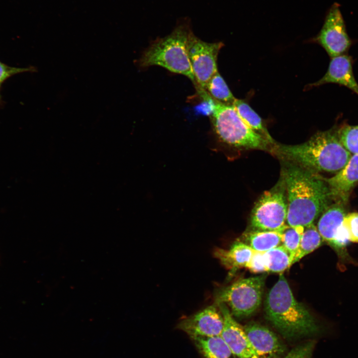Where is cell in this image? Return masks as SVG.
<instances>
[{
	"mask_svg": "<svg viewBox=\"0 0 358 358\" xmlns=\"http://www.w3.org/2000/svg\"><path fill=\"white\" fill-rule=\"evenodd\" d=\"M316 341L311 339L301 343L281 357L277 358H312Z\"/></svg>",
	"mask_w": 358,
	"mask_h": 358,
	"instance_id": "obj_25",
	"label": "cell"
},
{
	"mask_svg": "<svg viewBox=\"0 0 358 358\" xmlns=\"http://www.w3.org/2000/svg\"><path fill=\"white\" fill-rule=\"evenodd\" d=\"M1 85H0V104H2L1 103H2V98H1V94H0Z\"/></svg>",
	"mask_w": 358,
	"mask_h": 358,
	"instance_id": "obj_29",
	"label": "cell"
},
{
	"mask_svg": "<svg viewBox=\"0 0 358 358\" xmlns=\"http://www.w3.org/2000/svg\"><path fill=\"white\" fill-rule=\"evenodd\" d=\"M304 228L292 227L285 224L278 230L281 235L282 246L288 251L291 262L298 248Z\"/></svg>",
	"mask_w": 358,
	"mask_h": 358,
	"instance_id": "obj_23",
	"label": "cell"
},
{
	"mask_svg": "<svg viewBox=\"0 0 358 358\" xmlns=\"http://www.w3.org/2000/svg\"><path fill=\"white\" fill-rule=\"evenodd\" d=\"M338 135L343 145L351 154H358V125H344L338 129Z\"/></svg>",
	"mask_w": 358,
	"mask_h": 358,
	"instance_id": "obj_24",
	"label": "cell"
},
{
	"mask_svg": "<svg viewBox=\"0 0 358 358\" xmlns=\"http://www.w3.org/2000/svg\"><path fill=\"white\" fill-rule=\"evenodd\" d=\"M332 198L345 203L358 182V154L352 155L347 164L334 176L326 179Z\"/></svg>",
	"mask_w": 358,
	"mask_h": 358,
	"instance_id": "obj_14",
	"label": "cell"
},
{
	"mask_svg": "<svg viewBox=\"0 0 358 358\" xmlns=\"http://www.w3.org/2000/svg\"><path fill=\"white\" fill-rule=\"evenodd\" d=\"M324 242L313 223L304 227L300 242L291 265L319 248Z\"/></svg>",
	"mask_w": 358,
	"mask_h": 358,
	"instance_id": "obj_20",
	"label": "cell"
},
{
	"mask_svg": "<svg viewBox=\"0 0 358 358\" xmlns=\"http://www.w3.org/2000/svg\"><path fill=\"white\" fill-rule=\"evenodd\" d=\"M243 238L244 243L253 250L260 252H266L281 243V235L279 231L251 230L245 232Z\"/></svg>",
	"mask_w": 358,
	"mask_h": 358,
	"instance_id": "obj_18",
	"label": "cell"
},
{
	"mask_svg": "<svg viewBox=\"0 0 358 358\" xmlns=\"http://www.w3.org/2000/svg\"><path fill=\"white\" fill-rule=\"evenodd\" d=\"M223 324V315L218 305L214 303L182 319L177 327L192 338L219 336L222 331Z\"/></svg>",
	"mask_w": 358,
	"mask_h": 358,
	"instance_id": "obj_10",
	"label": "cell"
},
{
	"mask_svg": "<svg viewBox=\"0 0 358 358\" xmlns=\"http://www.w3.org/2000/svg\"><path fill=\"white\" fill-rule=\"evenodd\" d=\"M204 358H231L233 355L220 335L191 338Z\"/></svg>",
	"mask_w": 358,
	"mask_h": 358,
	"instance_id": "obj_17",
	"label": "cell"
},
{
	"mask_svg": "<svg viewBox=\"0 0 358 358\" xmlns=\"http://www.w3.org/2000/svg\"><path fill=\"white\" fill-rule=\"evenodd\" d=\"M254 251L249 246L239 240L235 242L228 250L215 249L213 255L230 270L229 275L231 276L237 269L246 267Z\"/></svg>",
	"mask_w": 358,
	"mask_h": 358,
	"instance_id": "obj_16",
	"label": "cell"
},
{
	"mask_svg": "<svg viewBox=\"0 0 358 358\" xmlns=\"http://www.w3.org/2000/svg\"><path fill=\"white\" fill-rule=\"evenodd\" d=\"M217 304L224 319L220 336L232 354L239 358H260L250 342L244 328L234 319L227 305L223 303Z\"/></svg>",
	"mask_w": 358,
	"mask_h": 358,
	"instance_id": "obj_11",
	"label": "cell"
},
{
	"mask_svg": "<svg viewBox=\"0 0 358 358\" xmlns=\"http://www.w3.org/2000/svg\"><path fill=\"white\" fill-rule=\"evenodd\" d=\"M246 335L260 358L280 356L286 351V346L267 327L251 322L244 327Z\"/></svg>",
	"mask_w": 358,
	"mask_h": 358,
	"instance_id": "obj_12",
	"label": "cell"
},
{
	"mask_svg": "<svg viewBox=\"0 0 358 358\" xmlns=\"http://www.w3.org/2000/svg\"><path fill=\"white\" fill-rule=\"evenodd\" d=\"M266 278L261 275L238 280L216 291L215 303L227 305L235 317L250 316L260 306Z\"/></svg>",
	"mask_w": 358,
	"mask_h": 358,
	"instance_id": "obj_6",
	"label": "cell"
},
{
	"mask_svg": "<svg viewBox=\"0 0 358 358\" xmlns=\"http://www.w3.org/2000/svg\"><path fill=\"white\" fill-rule=\"evenodd\" d=\"M223 46L221 42L208 43L192 33L188 44V54L197 86L205 90L211 77L218 72L217 60Z\"/></svg>",
	"mask_w": 358,
	"mask_h": 358,
	"instance_id": "obj_9",
	"label": "cell"
},
{
	"mask_svg": "<svg viewBox=\"0 0 358 358\" xmlns=\"http://www.w3.org/2000/svg\"><path fill=\"white\" fill-rule=\"evenodd\" d=\"M37 69L33 66L18 68L9 66L0 61V85L12 76L25 72H36Z\"/></svg>",
	"mask_w": 358,
	"mask_h": 358,
	"instance_id": "obj_27",
	"label": "cell"
},
{
	"mask_svg": "<svg viewBox=\"0 0 358 358\" xmlns=\"http://www.w3.org/2000/svg\"><path fill=\"white\" fill-rule=\"evenodd\" d=\"M312 40L320 45L331 58L345 54L352 44L340 9L334 2L328 10L323 25Z\"/></svg>",
	"mask_w": 358,
	"mask_h": 358,
	"instance_id": "obj_8",
	"label": "cell"
},
{
	"mask_svg": "<svg viewBox=\"0 0 358 358\" xmlns=\"http://www.w3.org/2000/svg\"><path fill=\"white\" fill-rule=\"evenodd\" d=\"M265 311L267 319L286 339L316 336L324 332L309 311L295 299L282 273L266 296Z\"/></svg>",
	"mask_w": 358,
	"mask_h": 358,
	"instance_id": "obj_2",
	"label": "cell"
},
{
	"mask_svg": "<svg viewBox=\"0 0 358 358\" xmlns=\"http://www.w3.org/2000/svg\"><path fill=\"white\" fill-rule=\"evenodd\" d=\"M205 90L213 99L223 104L232 105L236 99L218 71L208 81Z\"/></svg>",
	"mask_w": 358,
	"mask_h": 358,
	"instance_id": "obj_21",
	"label": "cell"
},
{
	"mask_svg": "<svg viewBox=\"0 0 358 358\" xmlns=\"http://www.w3.org/2000/svg\"><path fill=\"white\" fill-rule=\"evenodd\" d=\"M275 151L295 165L314 172L337 173L352 156L340 141L335 128L317 132L300 144L277 145Z\"/></svg>",
	"mask_w": 358,
	"mask_h": 358,
	"instance_id": "obj_3",
	"label": "cell"
},
{
	"mask_svg": "<svg viewBox=\"0 0 358 358\" xmlns=\"http://www.w3.org/2000/svg\"><path fill=\"white\" fill-rule=\"evenodd\" d=\"M242 120L252 129L266 138L270 143L273 140L264 126L260 116L246 102L236 98L232 104Z\"/></svg>",
	"mask_w": 358,
	"mask_h": 358,
	"instance_id": "obj_19",
	"label": "cell"
},
{
	"mask_svg": "<svg viewBox=\"0 0 358 358\" xmlns=\"http://www.w3.org/2000/svg\"><path fill=\"white\" fill-rule=\"evenodd\" d=\"M214 101L211 119L214 131L220 141L231 147L262 150L267 149L271 143L247 125L233 105Z\"/></svg>",
	"mask_w": 358,
	"mask_h": 358,
	"instance_id": "obj_5",
	"label": "cell"
},
{
	"mask_svg": "<svg viewBox=\"0 0 358 358\" xmlns=\"http://www.w3.org/2000/svg\"><path fill=\"white\" fill-rule=\"evenodd\" d=\"M344 204L337 201L323 212L317 225V229L324 241L330 246L343 227L344 219L347 214Z\"/></svg>",
	"mask_w": 358,
	"mask_h": 358,
	"instance_id": "obj_15",
	"label": "cell"
},
{
	"mask_svg": "<svg viewBox=\"0 0 358 358\" xmlns=\"http://www.w3.org/2000/svg\"><path fill=\"white\" fill-rule=\"evenodd\" d=\"M351 242L358 243V212L346 215L343 222Z\"/></svg>",
	"mask_w": 358,
	"mask_h": 358,
	"instance_id": "obj_26",
	"label": "cell"
},
{
	"mask_svg": "<svg viewBox=\"0 0 358 358\" xmlns=\"http://www.w3.org/2000/svg\"><path fill=\"white\" fill-rule=\"evenodd\" d=\"M283 179L287 199V224L304 228L313 223L332 198L324 178L294 164L284 169Z\"/></svg>",
	"mask_w": 358,
	"mask_h": 358,
	"instance_id": "obj_1",
	"label": "cell"
},
{
	"mask_svg": "<svg viewBox=\"0 0 358 358\" xmlns=\"http://www.w3.org/2000/svg\"><path fill=\"white\" fill-rule=\"evenodd\" d=\"M285 190L283 179L281 184H278L261 195L251 214L252 230L277 231L285 224L287 214Z\"/></svg>",
	"mask_w": 358,
	"mask_h": 358,
	"instance_id": "obj_7",
	"label": "cell"
},
{
	"mask_svg": "<svg viewBox=\"0 0 358 358\" xmlns=\"http://www.w3.org/2000/svg\"><path fill=\"white\" fill-rule=\"evenodd\" d=\"M331 58L326 74L319 81L310 85V87L336 84L346 87L358 95V84L353 73L351 57L345 54Z\"/></svg>",
	"mask_w": 358,
	"mask_h": 358,
	"instance_id": "obj_13",
	"label": "cell"
},
{
	"mask_svg": "<svg viewBox=\"0 0 358 358\" xmlns=\"http://www.w3.org/2000/svg\"><path fill=\"white\" fill-rule=\"evenodd\" d=\"M264 253L255 251L246 268L254 273L268 271Z\"/></svg>",
	"mask_w": 358,
	"mask_h": 358,
	"instance_id": "obj_28",
	"label": "cell"
},
{
	"mask_svg": "<svg viewBox=\"0 0 358 358\" xmlns=\"http://www.w3.org/2000/svg\"><path fill=\"white\" fill-rule=\"evenodd\" d=\"M192 32L186 24L177 27L171 33L155 40L138 60L141 68L156 65L183 75L197 85L188 54V44Z\"/></svg>",
	"mask_w": 358,
	"mask_h": 358,
	"instance_id": "obj_4",
	"label": "cell"
},
{
	"mask_svg": "<svg viewBox=\"0 0 358 358\" xmlns=\"http://www.w3.org/2000/svg\"><path fill=\"white\" fill-rule=\"evenodd\" d=\"M268 271L282 272L290 266V257L282 246H278L264 253Z\"/></svg>",
	"mask_w": 358,
	"mask_h": 358,
	"instance_id": "obj_22",
	"label": "cell"
}]
</instances>
